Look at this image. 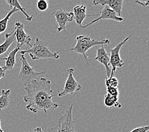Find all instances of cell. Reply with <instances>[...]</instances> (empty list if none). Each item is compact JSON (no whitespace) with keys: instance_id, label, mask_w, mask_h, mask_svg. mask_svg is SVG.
<instances>
[{"instance_id":"20","label":"cell","mask_w":149,"mask_h":132,"mask_svg":"<svg viewBox=\"0 0 149 132\" xmlns=\"http://www.w3.org/2000/svg\"><path fill=\"white\" fill-rule=\"evenodd\" d=\"M119 85V81L115 77H111L105 80V85L107 87L117 88Z\"/></svg>"},{"instance_id":"9","label":"cell","mask_w":149,"mask_h":132,"mask_svg":"<svg viewBox=\"0 0 149 132\" xmlns=\"http://www.w3.org/2000/svg\"><path fill=\"white\" fill-rule=\"evenodd\" d=\"M15 34V39L17 41V46L21 48L25 45H29L32 47L31 44V38L29 35L26 33L24 31V25L20 22H16L15 24V29H14Z\"/></svg>"},{"instance_id":"3","label":"cell","mask_w":149,"mask_h":132,"mask_svg":"<svg viewBox=\"0 0 149 132\" xmlns=\"http://www.w3.org/2000/svg\"><path fill=\"white\" fill-rule=\"evenodd\" d=\"M26 53H29L30 57L34 60L49 58L58 59L60 58L58 53L52 52L48 48L47 43L39 38H36L35 43L30 49L20 51L21 55H24Z\"/></svg>"},{"instance_id":"21","label":"cell","mask_w":149,"mask_h":132,"mask_svg":"<svg viewBox=\"0 0 149 132\" xmlns=\"http://www.w3.org/2000/svg\"><path fill=\"white\" fill-rule=\"evenodd\" d=\"M36 8L40 12H44L48 8V1L46 0H39L36 3Z\"/></svg>"},{"instance_id":"8","label":"cell","mask_w":149,"mask_h":132,"mask_svg":"<svg viewBox=\"0 0 149 132\" xmlns=\"http://www.w3.org/2000/svg\"><path fill=\"white\" fill-rule=\"evenodd\" d=\"M52 15L55 17L56 22L58 27L56 28L58 33L61 31H64L65 33L68 34L66 31V26L68 23L71 22L74 20V15L72 12H68L65 10L59 8L56 11L53 12Z\"/></svg>"},{"instance_id":"17","label":"cell","mask_w":149,"mask_h":132,"mask_svg":"<svg viewBox=\"0 0 149 132\" xmlns=\"http://www.w3.org/2000/svg\"><path fill=\"white\" fill-rule=\"evenodd\" d=\"M6 3L8 4L11 8H15L17 10H19L21 12H22L24 15L26 17V19L28 21H31L33 19V16H30L28 15V14L26 13V10H25L24 8L21 6L20 4V3L19 1H17V0H6Z\"/></svg>"},{"instance_id":"18","label":"cell","mask_w":149,"mask_h":132,"mask_svg":"<svg viewBox=\"0 0 149 132\" xmlns=\"http://www.w3.org/2000/svg\"><path fill=\"white\" fill-rule=\"evenodd\" d=\"M10 90H2L0 95V111L2 109H6L10 104L9 95Z\"/></svg>"},{"instance_id":"2","label":"cell","mask_w":149,"mask_h":132,"mask_svg":"<svg viewBox=\"0 0 149 132\" xmlns=\"http://www.w3.org/2000/svg\"><path fill=\"white\" fill-rule=\"evenodd\" d=\"M110 42L111 41L108 39L95 40V39H91L86 35H79L76 37V45L73 48L69 49V50L75 52L77 54L82 55L88 65H89V62H88L89 57L87 54V52L95 46L109 45Z\"/></svg>"},{"instance_id":"5","label":"cell","mask_w":149,"mask_h":132,"mask_svg":"<svg viewBox=\"0 0 149 132\" xmlns=\"http://www.w3.org/2000/svg\"><path fill=\"white\" fill-rule=\"evenodd\" d=\"M72 108V104L67 108L65 112L59 117L56 125L49 130V132H76L74 129Z\"/></svg>"},{"instance_id":"25","label":"cell","mask_w":149,"mask_h":132,"mask_svg":"<svg viewBox=\"0 0 149 132\" xmlns=\"http://www.w3.org/2000/svg\"><path fill=\"white\" fill-rule=\"evenodd\" d=\"M29 132H43V131H42L41 127H38V128H34L33 130H31Z\"/></svg>"},{"instance_id":"14","label":"cell","mask_w":149,"mask_h":132,"mask_svg":"<svg viewBox=\"0 0 149 132\" xmlns=\"http://www.w3.org/2000/svg\"><path fill=\"white\" fill-rule=\"evenodd\" d=\"M20 47L19 46H17L14 48L12 51L9 53V54L6 57L3 58L2 60H5V65L3 66V69L6 71H12L13 69L14 66L15 65L16 63V55L18 52L20 50Z\"/></svg>"},{"instance_id":"16","label":"cell","mask_w":149,"mask_h":132,"mask_svg":"<svg viewBox=\"0 0 149 132\" xmlns=\"http://www.w3.org/2000/svg\"><path fill=\"white\" fill-rule=\"evenodd\" d=\"M119 97H113V96L109 95L108 94H106L104 99V105L107 107L109 108H121L122 105L119 103Z\"/></svg>"},{"instance_id":"19","label":"cell","mask_w":149,"mask_h":132,"mask_svg":"<svg viewBox=\"0 0 149 132\" xmlns=\"http://www.w3.org/2000/svg\"><path fill=\"white\" fill-rule=\"evenodd\" d=\"M17 11H18V10L15 8H13L8 13H7V15L5 16L4 19L0 20V34L3 33V32H5V30L6 29L7 25H8V22L10 17H11L14 13H15Z\"/></svg>"},{"instance_id":"13","label":"cell","mask_w":149,"mask_h":132,"mask_svg":"<svg viewBox=\"0 0 149 132\" xmlns=\"http://www.w3.org/2000/svg\"><path fill=\"white\" fill-rule=\"evenodd\" d=\"M86 6L84 5H77L74 7L73 9V15H74V20L77 26H79L80 27H82V23L84 20L86 19V17L88 16H92V15H87L86 14Z\"/></svg>"},{"instance_id":"6","label":"cell","mask_w":149,"mask_h":132,"mask_svg":"<svg viewBox=\"0 0 149 132\" xmlns=\"http://www.w3.org/2000/svg\"><path fill=\"white\" fill-rule=\"evenodd\" d=\"M131 36L130 35L129 36L126 38L123 41L117 45L114 48L111 50V55H110L109 60L110 65L112 66V69L111 73L109 78L114 77L116 69L120 68V67H122L125 65V62H123V60L120 57V50L122 46L126 43V41L129 40Z\"/></svg>"},{"instance_id":"7","label":"cell","mask_w":149,"mask_h":132,"mask_svg":"<svg viewBox=\"0 0 149 132\" xmlns=\"http://www.w3.org/2000/svg\"><path fill=\"white\" fill-rule=\"evenodd\" d=\"M74 71V70L73 68H69L67 69L68 77L66 80L63 91H60L58 90L57 95L58 97H64V96L68 94H73L75 92L82 90V86L79 83H77V81L74 79L73 76Z\"/></svg>"},{"instance_id":"1","label":"cell","mask_w":149,"mask_h":132,"mask_svg":"<svg viewBox=\"0 0 149 132\" xmlns=\"http://www.w3.org/2000/svg\"><path fill=\"white\" fill-rule=\"evenodd\" d=\"M27 95L24 97V101L27 103L26 108L33 113H37L42 110L45 114L48 110H52L58 107L67 108L65 106L54 102L52 95L53 90L51 88V81L45 78L34 80L24 87Z\"/></svg>"},{"instance_id":"4","label":"cell","mask_w":149,"mask_h":132,"mask_svg":"<svg viewBox=\"0 0 149 132\" xmlns=\"http://www.w3.org/2000/svg\"><path fill=\"white\" fill-rule=\"evenodd\" d=\"M20 60L21 62V67L20 72L17 76L18 79L20 82L23 83L24 86L26 87V85L31 83L34 80H38V76L41 74H45L47 73V71H44L42 72H36L34 71L35 67H32L27 62V59L25 57L24 55H21Z\"/></svg>"},{"instance_id":"24","label":"cell","mask_w":149,"mask_h":132,"mask_svg":"<svg viewBox=\"0 0 149 132\" xmlns=\"http://www.w3.org/2000/svg\"><path fill=\"white\" fill-rule=\"evenodd\" d=\"M5 70L3 69V67L0 66V80H1L2 78L5 76Z\"/></svg>"},{"instance_id":"10","label":"cell","mask_w":149,"mask_h":132,"mask_svg":"<svg viewBox=\"0 0 149 132\" xmlns=\"http://www.w3.org/2000/svg\"><path fill=\"white\" fill-rule=\"evenodd\" d=\"M109 19L115 20L116 22H123L124 20L123 18H122L121 17H119L118 15H117L116 13L113 11V10H112L111 8H110L109 6H105L100 11V16H99V17H98L97 19H96L93 20H92L91 22L86 24L85 26H82L81 28H83L84 29V28L88 27V26H90V25L97 22L100 20H109Z\"/></svg>"},{"instance_id":"23","label":"cell","mask_w":149,"mask_h":132,"mask_svg":"<svg viewBox=\"0 0 149 132\" xmlns=\"http://www.w3.org/2000/svg\"><path fill=\"white\" fill-rule=\"evenodd\" d=\"M149 130V126H144L141 127H137L130 132H147Z\"/></svg>"},{"instance_id":"11","label":"cell","mask_w":149,"mask_h":132,"mask_svg":"<svg viewBox=\"0 0 149 132\" xmlns=\"http://www.w3.org/2000/svg\"><path fill=\"white\" fill-rule=\"evenodd\" d=\"M95 59L98 62L102 64V65H104L105 69V73L107 74V78H109L111 73V69L109 67V57L107 54V52L105 50V46H104V45H101L100 47L97 49V55H96V57Z\"/></svg>"},{"instance_id":"22","label":"cell","mask_w":149,"mask_h":132,"mask_svg":"<svg viewBox=\"0 0 149 132\" xmlns=\"http://www.w3.org/2000/svg\"><path fill=\"white\" fill-rule=\"evenodd\" d=\"M107 94L111 95L113 97H119V91L118 88H113V87H107Z\"/></svg>"},{"instance_id":"26","label":"cell","mask_w":149,"mask_h":132,"mask_svg":"<svg viewBox=\"0 0 149 132\" xmlns=\"http://www.w3.org/2000/svg\"><path fill=\"white\" fill-rule=\"evenodd\" d=\"M0 132H4V131L2 130L1 126V119H0Z\"/></svg>"},{"instance_id":"15","label":"cell","mask_w":149,"mask_h":132,"mask_svg":"<svg viewBox=\"0 0 149 132\" xmlns=\"http://www.w3.org/2000/svg\"><path fill=\"white\" fill-rule=\"evenodd\" d=\"M5 41L0 45V55H3L8 50L10 46L15 41V34L14 30L11 33L5 34Z\"/></svg>"},{"instance_id":"12","label":"cell","mask_w":149,"mask_h":132,"mask_svg":"<svg viewBox=\"0 0 149 132\" xmlns=\"http://www.w3.org/2000/svg\"><path fill=\"white\" fill-rule=\"evenodd\" d=\"M92 3L95 6L98 4L103 6H107L113 10L119 17H120L124 1L123 0H94Z\"/></svg>"}]
</instances>
